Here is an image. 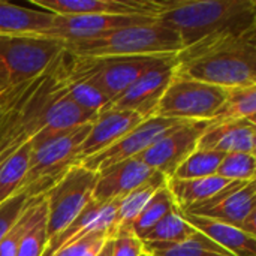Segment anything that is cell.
<instances>
[{"mask_svg": "<svg viewBox=\"0 0 256 256\" xmlns=\"http://www.w3.org/2000/svg\"><path fill=\"white\" fill-rule=\"evenodd\" d=\"M8 88H9V86H8V84H6V81L0 76V96H2Z\"/></svg>", "mask_w": 256, "mask_h": 256, "instance_id": "e575fe53", "label": "cell"}, {"mask_svg": "<svg viewBox=\"0 0 256 256\" xmlns=\"http://www.w3.org/2000/svg\"><path fill=\"white\" fill-rule=\"evenodd\" d=\"M231 183L232 182L225 180L219 176L192 180H180L174 177L166 178V188L180 212H184L195 204L210 200Z\"/></svg>", "mask_w": 256, "mask_h": 256, "instance_id": "ffe728a7", "label": "cell"}, {"mask_svg": "<svg viewBox=\"0 0 256 256\" xmlns=\"http://www.w3.org/2000/svg\"><path fill=\"white\" fill-rule=\"evenodd\" d=\"M166 184V177H164L160 172H154L147 182L140 184L136 189L124 195L117 207L116 219H114V231L117 228H126L129 226L136 216L141 213V210L147 206V202L152 200V196Z\"/></svg>", "mask_w": 256, "mask_h": 256, "instance_id": "44dd1931", "label": "cell"}, {"mask_svg": "<svg viewBox=\"0 0 256 256\" xmlns=\"http://www.w3.org/2000/svg\"><path fill=\"white\" fill-rule=\"evenodd\" d=\"M46 216V202L45 195L30 198L26 208L15 220V224L8 230V232L0 240V256H15L18 248L27 232L34 226V224Z\"/></svg>", "mask_w": 256, "mask_h": 256, "instance_id": "603a6c76", "label": "cell"}, {"mask_svg": "<svg viewBox=\"0 0 256 256\" xmlns=\"http://www.w3.org/2000/svg\"><path fill=\"white\" fill-rule=\"evenodd\" d=\"M180 123L183 122L160 117V116H153L150 118H146L140 124H136L132 130H129L123 138H120L117 142L110 146L106 150L82 160L80 166L92 172H99L114 164L138 158L142 152H146L150 146H153L160 136H164L170 129H172Z\"/></svg>", "mask_w": 256, "mask_h": 256, "instance_id": "8fae6325", "label": "cell"}, {"mask_svg": "<svg viewBox=\"0 0 256 256\" xmlns=\"http://www.w3.org/2000/svg\"><path fill=\"white\" fill-rule=\"evenodd\" d=\"M96 176V172L75 165L44 194L46 202L48 240L68 228L88 206L92 201Z\"/></svg>", "mask_w": 256, "mask_h": 256, "instance_id": "ba28073f", "label": "cell"}, {"mask_svg": "<svg viewBox=\"0 0 256 256\" xmlns=\"http://www.w3.org/2000/svg\"><path fill=\"white\" fill-rule=\"evenodd\" d=\"M154 172V170H152L136 158L114 164L96 172L98 176L92 200L99 204H105L123 198L140 184L147 182Z\"/></svg>", "mask_w": 256, "mask_h": 256, "instance_id": "2e32d148", "label": "cell"}, {"mask_svg": "<svg viewBox=\"0 0 256 256\" xmlns=\"http://www.w3.org/2000/svg\"><path fill=\"white\" fill-rule=\"evenodd\" d=\"M198 150L228 153H252L256 148V124L249 120L208 122L198 141Z\"/></svg>", "mask_w": 256, "mask_h": 256, "instance_id": "e0dca14e", "label": "cell"}, {"mask_svg": "<svg viewBox=\"0 0 256 256\" xmlns=\"http://www.w3.org/2000/svg\"><path fill=\"white\" fill-rule=\"evenodd\" d=\"M64 50L78 57L160 56L183 50L178 34L160 21L128 26L90 40L64 44Z\"/></svg>", "mask_w": 256, "mask_h": 256, "instance_id": "3957f363", "label": "cell"}, {"mask_svg": "<svg viewBox=\"0 0 256 256\" xmlns=\"http://www.w3.org/2000/svg\"><path fill=\"white\" fill-rule=\"evenodd\" d=\"M56 15H141L158 18L162 2L156 0H32Z\"/></svg>", "mask_w": 256, "mask_h": 256, "instance_id": "4fadbf2b", "label": "cell"}, {"mask_svg": "<svg viewBox=\"0 0 256 256\" xmlns=\"http://www.w3.org/2000/svg\"><path fill=\"white\" fill-rule=\"evenodd\" d=\"M28 200L30 198L26 194L20 192V194H15L8 201H4L3 204H0V240L8 232V230L15 224V220L20 218Z\"/></svg>", "mask_w": 256, "mask_h": 256, "instance_id": "1f68e13d", "label": "cell"}, {"mask_svg": "<svg viewBox=\"0 0 256 256\" xmlns=\"http://www.w3.org/2000/svg\"><path fill=\"white\" fill-rule=\"evenodd\" d=\"M177 54L160 56H118V57H78L72 54L74 68L92 81L108 99L116 100L128 87L147 72L171 64Z\"/></svg>", "mask_w": 256, "mask_h": 256, "instance_id": "5b68a950", "label": "cell"}, {"mask_svg": "<svg viewBox=\"0 0 256 256\" xmlns=\"http://www.w3.org/2000/svg\"><path fill=\"white\" fill-rule=\"evenodd\" d=\"M184 220L198 232L234 256H256V237L231 225L183 213Z\"/></svg>", "mask_w": 256, "mask_h": 256, "instance_id": "ac0fdd59", "label": "cell"}, {"mask_svg": "<svg viewBox=\"0 0 256 256\" xmlns=\"http://www.w3.org/2000/svg\"><path fill=\"white\" fill-rule=\"evenodd\" d=\"M48 243L46 237V216L39 219L21 242L15 256H42Z\"/></svg>", "mask_w": 256, "mask_h": 256, "instance_id": "f546056e", "label": "cell"}, {"mask_svg": "<svg viewBox=\"0 0 256 256\" xmlns=\"http://www.w3.org/2000/svg\"><path fill=\"white\" fill-rule=\"evenodd\" d=\"M174 68L176 62L147 72L108 106L135 112L144 120L156 116L160 99L174 76Z\"/></svg>", "mask_w": 256, "mask_h": 256, "instance_id": "5bb4252c", "label": "cell"}, {"mask_svg": "<svg viewBox=\"0 0 256 256\" xmlns=\"http://www.w3.org/2000/svg\"><path fill=\"white\" fill-rule=\"evenodd\" d=\"M183 213L218 220L256 237V183L232 182L210 200Z\"/></svg>", "mask_w": 256, "mask_h": 256, "instance_id": "9c48e42d", "label": "cell"}, {"mask_svg": "<svg viewBox=\"0 0 256 256\" xmlns=\"http://www.w3.org/2000/svg\"><path fill=\"white\" fill-rule=\"evenodd\" d=\"M32 148L33 146L28 141L0 164V204L18 194L28 168Z\"/></svg>", "mask_w": 256, "mask_h": 256, "instance_id": "cb8c5ba5", "label": "cell"}, {"mask_svg": "<svg viewBox=\"0 0 256 256\" xmlns=\"http://www.w3.org/2000/svg\"><path fill=\"white\" fill-rule=\"evenodd\" d=\"M174 210H177V206L165 184L152 196V200L141 210V213L136 216V219L126 228L130 230L138 238H141L153 225H156L162 218H165L168 213H171Z\"/></svg>", "mask_w": 256, "mask_h": 256, "instance_id": "484cf974", "label": "cell"}, {"mask_svg": "<svg viewBox=\"0 0 256 256\" xmlns=\"http://www.w3.org/2000/svg\"><path fill=\"white\" fill-rule=\"evenodd\" d=\"M249 120L256 122V86L226 88V98L212 122Z\"/></svg>", "mask_w": 256, "mask_h": 256, "instance_id": "d4e9b609", "label": "cell"}, {"mask_svg": "<svg viewBox=\"0 0 256 256\" xmlns=\"http://www.w3.org/2000/svg\"><path fill=\"white\" fill-rule=\"evenodd\" d=\"M142 120L144 118L130 111L111 106L100 110L93 120L86 140L81 142L75 153V164L80 165L82 160L106 150Z\"/></svg>", "mask_w": 256, "mask_h": 256, "instance_id": "9a60e30c", "label": "cell"}, {"mask_svg": "<svg viewBox=\"0 0 256 256\" xmlns=\"http://www.w3.org/2000/svg\"><path fill=\"white\" fill-rule=\"evenodd\" d=\"M153 21L156 18L141 15H56L54 26L45 36L69 44L90 40L117 28Z\"/></svg>", "mask_w": 256, "mask_h": 256, "instance_id": "7c38bea8", "label": "cell"}, {"mask_svg": "<svg viewBox=\"0 0 256 256\" xmlns=\"http://www.w3.org/2000/svg\"><path fill=\"white\" fill-rule=\"evenodd\" d=\"M256 156L252 153H228L224 156L216 176L230 182H254Z\"/></svg>", "mask_w": 256, "mask_h": 256, "instance_id": "f1b7e54d", "label": "cell"}, {"mask_svg": "<svg viewBox=\"0 0 256 256\" xmlns=\"http://www.w3.org/2000/svg\"><path fill=\"white\" fill-rule=\"evenodd\" d=\"M90 126L92 123H87L69 130H62L38 144H32L28 168L18 194L22 192L28 198H34L51 189L76 165L75 153L86 140Z\"/></svg>", "mask_w": 256, "mask_h": 256, "instance_id": "277c9868", "label": "cell"}, {"mask_svg": "<svg viewBox=\"0 0 256 256\" xmlns=\"http://www.w3.org/2000/svg\"><path fill=\"white\" fill-rule=\"evenodd\" d=\"M141 256H150V255H148V254H146V252H142V255Z\"/></svg>", "mask_w": 256, "mask_h": 256, "instance_id": "d590c367", "label": "cell"}, {"mask_svg": "<svg viewBox=\"0 0 256 256\" xmlns=\"http://www.w3.org/2000/svg\"><path fill=\"white\" fill-rule=\"evenodd\" d=\"M195 230L184 220L177 208L153 225L140 240L144 243H182L188 240Z\"/></svg>", "mask_w": 256, "mask_h": 256, "instance_id": "4316f807", "label": "cell"}, {"mask_svg": "<svg viewBox=\"0 0 256 256\" xmlns=\"http://www.w3.org/2000/svg\"><path fill=\"white\" fill-rule=\"evenodd\" d=\"M174 74L222 88L256 86V28L183 48Z\"/></svg>", "mask_w": 256, "mask_h": 256, "instance_id": "6da1fadb", "label": "cell"}, {"mask_svg": "<svg viewBox=\"0 0 256 256\" xmlns=\"http://www.w3.org/2000/svg\"><path fill=\"white\" fill-rule=\"evenodd\" d=\"M56 14L0 2V34L45 36L52 28Z\"/></svg>", "mask_w": 256, "mask_h": 256, "instance_id": "d6986e66", "label": "cell"}, {"mask_svg": "<svg viewBox=\"0 0 256 256\" xmlns=\"http://www.w3.org/2000/svg\"><path fill=\"white\" fill-rule=\"evenodd\" d=\"M158 21L172 28L183 48L256 28L255 0L162 2Z\"/></svg>", "mask_w": 256, "mask_h": 256, "instance_id": "7a4b0ae2", "label": "cell"}, {"mask_svg": "<svg viewBox=\"0 0 256 256\" xmlns=\"http://www.w3.org/2000/svg\"><path fill=\"white\" fill-rule=\"evenodd\" d=\"M144 252L150 256H234L204 234L195 232L182 243H144Z\"/></svg>", "mask_w": 256, "mask_h": 256, "instance_id": "7402d4cb", "label": "cell"}, {"mask_svg": "<svg viewBox=\"0 0 256 256\" xmlns=\"http://www.w3.org/2000/svg\"><path fill=\"white\" fill-rule=\"evenodd\" d=\"M224 153L213 150H195L174 172V178L192 180L216 176L218 168L224 159Z\"/></svg>", "mask_w": 256, "mask_h": 256, "instance_id": "83f0119b", "label": "cell"}, {"mask_svg": "<svg viewBox=\"0 0 256 256\" xmlns=\"http://www.w3.org/2000/svg\"><path fill=\"white\" fill-rule=\"evenodd\" d=\"M96 256H112V237H110Z\"/></svg>", "mask_w": 256, "mask_h": 256, "instance_id": "836d02e7", "label": "cell"}, {"mask_svg": "<svg viewBox=\"0 0 256 256\" xmlns=\"http://www.w3.org/2000/svg\"><path fill=\"white\" fill-rule=\"evenodd\" d=\"M64 51V42L46 36L0 34V76L9 87L42 75Z\"/></svg>", "mask_w": 256, "mask_h": 256, "instance_id": "8992f818", "label": "cell"}, {"mask_svg": "<svg viewBox=\"0 0 256 256\" xmlns=\"http://www.w3.org/2000/svg\"><path fill=\"white\" fill-rule=\"evenodd\" d=\"M110 237H112V231L111 230H99V231H94V232L82 237L81 240H78V242H75V243L63 248L62 250H58L54 256H84V254L92 246H94L99 242H105Z\"/></svg>", "mask_w": 256, "mask_h": 256, "instance_id": "d6a6232c", "label": "cell"}, {"mask_svg": "<svg viewBox=\"0 0 256 256\" xmlns=\"http://www.w3.org/2000/svg\"><path fill=\"white\" fill-rule=\"evenodd\" d=\"M142 242L128 228H117L112 234V256H141Z\"/></svg>", "mask_w": 256, "mask_h": 256, "instance_id": "4dcf8cb0", "label": "cell"}, {"mask_svg": "<svg viewBox=\"0 0 256 256\" xmlns=\"http://www.w3.org/2000/svg\"><path fill=\"white\" fill-rule=\"evenodd\" d=\"M226 98V88L174 74L156 116L180 122H212Z\"/></svg>", "mask_w": 256, "mask_h": 256, "instance_id": "52a82bcc", "label": "cell"}, {"mask_svg": "<svg viewBox=\"0 0 256 256\" xmlns=\"http://www.w3.org/2000/svg\"><path fill=\"white\" fill-rule=\"evenodd\" d=\"M208 122H183L170 129L136 159L171 178L177 168L196 150Z\"/></svg>", "mask_w": 256, "mask_h": 256, "instance_id": "30bf717a", "label": "cell"}]
</instances>
